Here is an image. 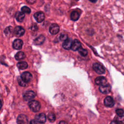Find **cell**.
Instances as JSON below:
<instances>
[{
  "mask_svg": "<svg viewBox=\"0 0 124 124\" xmlns=\"http://www.w3.org/2000/svg\"><path fill=\"white\" fill-rule=\"evenodd\" d=\"M60 30V28L58 24L56 23H53L52 24L49 29V32L52 34V35H55L57 34Z\"/></svg>",
  "mask_w": 124,
  "mask_h": 124,
  "instance_id": "8992f818",
  "label": "cell"
},
{
  "mask_svg": "<svg viewBox=\"0 0 124 124\" xmlns=\"http://www.w3.org/2000/svg\"><path fill=\"white\" fill-rule=\"evenodd\" d=\"M73 41L71 38H68L64 41L62 44V47L66 50H69L71 48Z\"/></svg>",
  "mask_w": 124,
  "mask_h": 124,
  "instance_id": "4fadbf2b",
  "label": "cell"
},
{
  "mask_svg": "<svg viewBox=\"0 0 124 124\" xmlns=\"http://www.w3.org/2000/svg\"><path fill=\"white\" fill-rule=\"evenodd\" d=\"M0 124H1V123H0Z\"/></svg>",
  "mask_w": 124,
  "mask_h": 124,
  "instance_id": "8d00e7d4",
  "label": "cell"
},
{
  "mask_svg": "<svg viewBox=\"0 0 124 124\" xmlns=\"http://www.w3.org/2000/svg\"><path fill=\"white\" fill-rule=\"evenodd\" d=\"M11 30H12V27H8L6 28H5V29L4 30V33L5 34L8 35L9 34H10L11 32Z\"/></svg>",
  "mask_w": 124,
  "mask_h": 124,
  "instance_id": "83f0119b",
  "label": "cell"
},
{
  "mask_svg": "<svg viewBox=\"0 0 124 124\" xmlns=\"http://www.w3.org/2000/svg\"><path fill=\"white\" fill-rule=\"evenodd\" d=\"M20 77L26 83L30 82L32 78V75L29 72H25L22 73Z\"/></svg>",
  "mask_w": 124,
  "mask_h": 124,
  "instance_id": "277c9868",
  "label": "cell"
},
{
  "mask_svg": "<svg viewBox=\"0 0 124 124\" xmlns=\"http://www.w3.org/2000/svg\"><path fill=\"white\" fill-rule=\"evenodd\" d=\"M33 16L36 21L38 23H41L43 21L45 18V14L42 12H37L34 14Z\"/></svg>",
  "mask_w": 124,
  "mask_h": 124,
  "instance_id": "5b68a950",
  "label": "cell"
},
{
  "mask_svg": "<svg viewBox=\"0 0 124 124\" xmlns=\"http://www.w3.org/2000/svg\"><path fill=\"white\" fill-rule=\"evenodd\" d=\"M60 40L61 41H65L67 39H68V36L67 35V34L64 33V32H62L60 34V37H59Z\"/></svg>",
  "mask_w": 124,
  "mask_h": 124,
  "instance_id": "d4e9b609",
  "label": "cell"
},
{
  "mask_svg": "<svg viewBox=\"0 0 124 124\" xmlns=\"http://www.w3.org/2000/svg\"><path fill=\"white\" fill-rule=\"evenodd\" d=\"M1 107H2V102H1V100H0V110L1 108Z\"/></svg>",
  "mask_w": 124,
  "mask_h": 124,
  "instance_id": "e575fe53",
  "label": "cell"
},
{
  "mask_svg": "<svg viewBox=\"0 0 124 124\" xmlns=\"http://www.w3.org/2000/svg\"><path fill=\"white\" fill-rule=\"evenodd\" d=\"M110 124H122L121 123H120L119 122H118V121H116V120H114L113 121H112Z\"/></svg>",
  "mask_w": 124,
  "mask_h": 124,
  "instance_id": "1f68e13d",
  "label": "cell"
},
{
  "mask_svg": "<svg viewBox=\"0 0 124 124\" xmlns=\"http://www.w3.org/2000/svg\"><path fill=\"white\" fill-rule=\"evenodd\" d=\"M79 14L77 11H73L71 12L70 14V18L73 21H77L78 20L79 18Z\"/></svg>",
  "mask_w": 124,
  "mask_h": 124,
  "instance_id": "ac0fdd59",
  "label": "cell"
},
{
  "mask_svg": "<svg viewBox=\"0 0 124 124\" xmlns=\"http://www.w3.org/2000/svg\"><path fill=\"white\" fill-rule=\"evenodd\" d=\"M17 124H28V119L27 116L24 114H20L16 120Z\"/></svg>",
  "mask_w": 124,
  "mask_h": 124,
  "instance_id": "52a82bcc",
  "label": "cell"
},
{
  "mask_svg": "<svg viewBox=\"0 0 124 124\" xmlns=\"http://www.w3.org/2000/svg\"><path fill=\"white\" fill-rule=\"evenodd\" d=\"M78 51L79 53L82 56H86L88 54V51L86 49L83 48L82 47H80L78 49Z\"/></svg>",
  "mask_w": 124,
  "mask_h": 124,
  "instance_id": "7402d4cb",
  "label": "cell"
},
{
  "mask_svg": "<svg viewBox=\"0 0 124 124\" xmlns=\"http://www.w3.org/2000/svg\"><path fill=\"white\" fill-rule=\"evenodd\" d=\"M45 37L43 35H40L36 38L33 41V44L35 45H41L44 42Z\"/></svg>",
  "mask_w": 124,
  "mask_h": 124,
  "instance_id": "9a60e30c",
  "label": "cell"
},
{
  "mask_svg": "<svg viewBox=\"0 0 124 124\" xmlns=\"http://www.w3.org/2000/svg\"><path fill=\"white\" fill-rule=\"evenodd\" d=\"M93 68L98 74L101 75L105 73V68L104 66L98 63H94L93 64Z\"/></svg>",
  "mask_w": 124,
  "mask_h": 124,
  "instance_id": "7a4b0ae2",
  "label": "cell"
},
{
  "mask_svg": "<svg viewBox=\"0 0 124 124\" xmlns=\"http://www.w3.org/2000/svg\"><path fill=\"white\" fill-rule=\"evenodd\" d=\"M116 113L118 116H122L124 115V111L123 109L117 108V109H116Z\"/></svg>",
  "mask_w": 124,
  "mask_h": 124,
  "instance_id": "4316f807",
  "label": "cell"
},
{
  "mask_svg": "<svg viewBox=\"0 0 124 124\" xmlns=\"http://www.w3.org/2000/svg\"><path fill=\"white\" fill-rule=\"evenodd\" d=\"M15 57L16 60H21L25 58V54L22 51H19L15 55Z\"/></svg>",
  "mask_w": 124,
  "mask_h": 124,
  "instance_id": "d6986e66",
  "label": "cell"
},
{
  "mask_svg": "<svg viewBox=\"0 0 124 124\" xmlns=\"http://www.w3.org/2000/svg\"><path fill=\"white\" fill-rule=\"evenodd\" d=\"M31 29L33 31H37V30H38V26H37V25L36 24H34L31 27Z\"/></svg>",
  "mask_w": 124,
  "mask_h": 124,
  "instance_id": "f1b7e54d",
  "label": "cell"
},
{
  "mask_svg": "<svg viewBox=\"0 0 124 124\" xmlns=\"http://www.w3.org/2000/svg\"><path fill=\"white\" fill-rule=\"evenodd\" d=\"M76 0V1H78V0Z\"/></svg>",
  "mask_w": 124,
  "mask_h": 124,
  "instance_id": "d590c367",
  "label": "cell"
},
{
  "mask_svg": "<svg viewBox=\"0 0 124 124\" xmlns=\"http://www.w3.org/2000/svg\"><path fill=\"white\" fill-rule=\"evenodd\" d=\"M111 89V86L109 84H105L101 85L99 88L100 92L104 94H107L110 93Z\"/></svg>",
  "mask_w": 124,
  "mask_h": 124,
  "instance_id": "3957f363",
  "label": "cell"
},
{
  "mask_svg": "<svg viewBox=\"0 0 124 124\" xmlns=\"http://www.w3.org/2000/svg\"><path fill=\"white\" fill-rule=\"evenodd\" d=\"M30 124H39V122L35 120H32L31 121Z\"/></svg>",
  "mask_w": 124,
  "mask_h": 124,
  "instance_id": "4dcf8cb0",
  "label": "cell"
},
{
  "mask_svg": "<svg viewBox=\"0 0 124 124\" xmlns=\"http://www.w3.org/2000/svg\"><path fill=\"white\" fill-rule=\"evenodd\" d=\"M27 2L31 4H32L36 2V0H26Z\"/></svg>",
  "mask_w": 124,
  "mask_h": 124,
  "instance_id": "f546056e",
  "label": "cell"
},
{
  "mask_svg": "<svg viewBox=\"0 0 124 124\" xmlns=\"http://www.w3.org/2000/svg\"><path fill=\"white\" fill-rule=\"evenodd\" d=\"M35 95V93L33 91H28L25 93L23 96V98L25 101H29L34 98Z\"/></svg>",
  "mask_w": 124,
  "mask_h": 124,
  "instance_id": "ba28073f",
  "label": "cell"
},
{
  "mask_svg": "<svg viewBox=\"0 0 124 124\" xmlns=\"http://www.w3.org/2000/svg\"><path fill=\"white\" fill-rule=\"evenodd\" d=\"M25 30L21 26H16L14 30V34L17 37L23 36L25 33Z\"/></svg>",
  "mask_w": 124,
  "mask_h": 124,
  "instance_id": "9c48e42d",
  "label": "cell"
},
{
  "mask_svg": "<svg viewBox=\"0 0 124 124\" xmlns=\"http://www.w3.org/2000/svg\"><path fill=\"white\" fill-rule=\"evenodd\" d=\"M104 102L105 105L108 107H113L115 103L113 99L112 98V97H111V96H107L105 98Z\"/></svg>",
  "mask_w": 124,
  "mask_h": 124,
  "instance_id": "8fae6325",
  "label": "cell"
},
{
  "mask_svg": "<svg viewBox=\"0 0 124 124\" xmlns=\"http://www.w3.org/2000/svg\"><path fill=\"white\" fill-rule=\"evenodd\" d=\"M59 124H67V123L65 122V121H61L59 122Z\"/></svg>",
  "mask_w": 124,
  "mask_h": 124,
  "instance_id": "d6a6232c",
  "label": "cell"
},
{
  "mask_svg": "<svg viewBox=\"0 0 124 124\" xmlns=\"http://www.w3.org/2000/svg\"><path fill=\"white\" fill-rule=\"evenodd\" d=\"M114 120H116L122 124H124V115L117 116L115 117Z\"/></svg>",
  "mask_w": 124,
  "mask_h": 124,
  "instance_id": "603a6c76",
  "label": "cell"
},
{
  "mask_svg": "<svg viewBox=\"0 0 124 124\" xmlns=\"http://www.w3.org/2000/svg\"><path fill=\"white\" fill-rule=\"evenodd\" d=\"M81 47V43L77 39H75L74 41H73L72 46H71V49L73 51H77L78 50V49Z\"/></svg>",
  "mask_w": 124,
  "mask_h": 124,
  "instance_id": "5bb4252c",
  "label": "cell"
},
{
  "mask_svg": "<svg viewBox=\"0 0 124 124\" xmlns=\"http://www.w3.org/2000/svg\"><path fill=\"white\" fill-rule=\"evenodd\" d=\"M35 119L40 123H44L46 121V117L45 113H39L35 116Z\"/></svg>",
  "mask_w": 124,
  "mask_h": 124,
  "instance_id": "7c38bea8",
  "label": "cell"
},
{
  "mask_svg": "<svg viewBox=\"0 0 124 124\" xmlns=\"http://www.w3.org/2000/svg\"><path fill=\"white\" fill-rule=\"evenodd\" d=\"M15 17L18 22H22L25 18V14L22 12L17 11L15 15Z\"/></svg>",
  "mask_w": 124,
  "mask_h": 124,
  "instance_id": "e0dca14e",
  "label": "cell"
},
{
  "mask_svg": "<svg viewBox=\"0 0 124 124\" xmlns=\"http://www.w3.org/2000/svg\"><path fill=\"white\" fill-rule=\"evenodd\" d=\"M90 2H92V3H95L97 2V0H89Z\"/></svg>",
  "mask_w": 124,
  "mask_h": 124,
  "instance_id": "836d02e7",
  "label": "cell"
},
{
  "mask_svg": "<svg viewBox=\"0 0 124 124\" xmlns=\"http://www.w3.org/2000/svg\"><path fill=\"white\" fill-rule=\"evenodd\" d=\"M23 42L22 40L19 39H15L13 43V47L15 49H20L22 48Z\"/></svg>",
  "mask_w": 124,
  "mask_h": 124,
  "instance_id": "30bf717a",
  "label": "cell"
},
{
  "mask_svg": "<svg viewBox=\"0 0 124 124\" xmlns=\"http://www.w3.org/2000/svg\"><path fill=\"white\" fill-rule=\"evenodd\" d=\"M17 81L18 83L19 84V85L21 86H23L24 87L26 85V83L23 81V80L22 79V78H21V77H19L17 78Z\"/></svg>",
  "mask_w": 124,
  "mask_h": 124,
  "instance_id": "484cf974",
  "label": "cell"
},
{
  "mask_svg": "<svg viewBox=\"0 0 124 124\" xmlns=\"http://www.w3.org/2000/svg\"><path fill=\"white\" fill-rule=\"evenodd\" d=\"M47 119L50 122H54L56 120V116L53 112H49L47 115Z\"/></svg>",
  "mask_w": 124,
  "mask_h": 124,
  "instance_id": "44dd1931",
  "label": "cell"
},
{
  "mask_svg": "<svg viewBox=\"0 0 124 124\" xmlns=\"http://www.w3.org/2000/svg\"><path fill=\"white\" fill-rule=\"evenodd\" d=\"M107 79L104 77L100 76L97 77L95 79V83L98 85H102L106 84Z\"/></svg>",
  "mask_w": 124,
  "mask_h": 124,
  "instance_id": "2e32d148",
  "label": "cell"
},
{
  "mask_svg": "<svg viewBox=\"0 0 124 124\" xmlns=\"http://www.w3.org/2000/svg\"><path fill=\"white\" fill-rule=\"evenodd\" d=\"M28 106L30 109L33 112L39 111L41 108L40 103L36 100H31L28 103Z\"/></svg>",
  "mask_w": 124,
  "mask_h": 124,
  "instance_id": "6da1fadb",
  "label": "cell"
},
{
  "mask_svg": "<svg viewBox=\"0 0 124 124\" xmlns=\"http://www.w3.org/2000/svg\"><path fill=\"white\" fill-rule=\"evenodd\" d=\"M17 67L20 69H26L28 66V63L25 62H19L17 63Z\"/></svg>",
  "mask_w": 124,
  "mask_h": 124,
  "instance_id": "ffe728a7",
  "label": "cell"
},
{
  "mask_svg": "<svg viewBox=\"0 0 124 124\" xmlns=\"http://www.w3.org/2000/svg\"><path fill=\"white\" fill-rule=\"evenodd\" d=\"M21 11H22L23 13H26V14H30V13H31V9H30L29 7H28V6H23V7L21 8Z\"/></svg>",
  "mask_w": 124,
  "mask_h": 124,
  "instance_id": "cb8c5ba5",
  "label": "cell"
}]
</instances>
